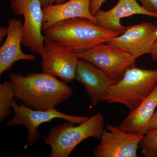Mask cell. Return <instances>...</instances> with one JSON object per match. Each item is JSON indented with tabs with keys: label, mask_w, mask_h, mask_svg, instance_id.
<instances>
[{
	"label": "cell",
	"mask_w": 157,
	"mask_h": 157,
	"mask_svg": "<svg viewBox=\"0 0 157 157\" xmlns=\"http://www.w3.org/2000/svg\"><path fill=\"white\" fill-rule=\"evenodd\" d=\"M157 39V26L151 22L127 26L121 36L107 42L128 52L135 59L150 54Z\"/></svg>",
	"instance_id": "30bf717a"
},
{
	"label": "cell",
	"mask_w": 157,
	"mask_h": 157,
	"mask_svg": "<svg viewBox=\"0 0 157 157\" xmlns=\"http://www.w3.org/2000/svg\"><path fill=\"white\" fill-rule=\"evenodd\" d=\"M157 85V69L144 70L136 67L126 71L120 81L107 90L101 101L123 104L135 109Z\"/></svg>",
	"instance_id": "3957f363"
},
{
	"label": "cell",
	"mask_w": 157,
	"mask_h": 157,
	"mask_svg": "<svg viewBox=\"0 0 157 157\" xmlns=\"http://www.w3.org/2000/svg\"><path fill=\"white\" fill-rule=\"evenodd\" d=\"M43 32L45 38L72 52L87 50L107 43L120 35L117 32L101 27L89 19L78 17L59 21Z\"/></svg>",
	"instance_id": "7a4b0ae2"
},
{
	"label": "cell",
	"mask_w": 157,
	"mask_h": 157,
	"mask_svg": "<svg viewBox=\"0 0 157 157\" xmlns=\"http://www.w3.org/2000/svg\"><path fill=\"white\" fill-rule=\"evenodd\" d=\"M10 3L12 12L24 18L21 45L40 55L45 37L42 33L43 14L40 0H10Z\"/></svg>",
	"instance_id": "52a82bcc"
},
{
	"label": "cell",
	"mask_w": 157,
	"mask_h": 157,
	"mask_svg": "<svg viewBox=\"0 0 157 157\" xmlns=\"http://www.w3.org/2000/svg\"><path fill=\"white\" fill-rule=\"evenodd\" d=\"M91 0H69L60 4L49 5L42 8V31L64 20L83 17L97 25L95 17L91 13Z\"/></svg>",
	"instance_id": "5bb4252c"
},
{
	"label": "cell",
	"mask_w": 157,
	"mask_h": 157,
	"mask_svg": "<svg viewBox=\"0 0 157 157\" xmlns=\"http://www.w3.org/2000/svg\"><path fill=\"white\" fill-rule=\"evenodd\" d=\"M147 11L157 13V0H138Z\"/></svg>",
	"instance_id": "ac0fdd59"
},
{
	"label": "cell",
	"mask_w": 157,
	"mask_h": 157,
	"mask_svg": "<svg viewBox=\"0 0 157 157\" xmlns=\"http://www.w3.org/2000/svg\"><path fill=\"white\" fill-rule=\"evenodd\" d=\"M8 34L0 48V75L8 71L15 62L20 60L33 61V54L24 53L21 45L23 35V24L20 20L12 18L8 22Z\"/></svg>",
	"instance_id": "7c38bea8"
},
{
	"label": "cell",
	"mask_w": 157,
	"mask_h": 157,
	"mask_svg": "<svg viewBox=\"0 0 157 157\" xmlns=\"http://www.w3.org/2000/svg\"><path fill=\"white\" fill-rule=\"evenodd\" d=\"M139 148L144 157H157V126L150 129L140 141Z\"/></svg>",
	"instance_id": "e0dca14e"
},
{
	"label": "cell",
	"mask_w": 157,
	"mask_h": 157,
	"mask_svg": "<svg viewBox=\"0 0 157 157\" xmlns=\"http://www.w3.org/2000/svg\"><path fill=\"white\" fill-rule=\"evenodd\" d=\"M42 8L49 5L60 4L65 2L67 0H40Z\"/></svg>",
	"instance_id": "ffe728a7"
},
{
	"label": "cell",
	"mask_w": 157,
	"mask_h": 157,
	"mask_svg": "<svg viewBox=\"0 0 157 157\" xmlns=\"http://www.w3.org/2000/svg\"><path fill=\"white\" fill-rule=\"evenodd\" d=\"M157 108V85L152 92L132 111L119 128L128 133L144 135L149 130L151 122Z\"/></svg>",
	"instance_id": "9a60e30c"
},
{
	"label": "cell",
	"mask_w": 157,
	"mask_h": 157,
	"mask_svg": "<svg viewBox=\"0 0 157 157\" xmlns=\"http://www.w3.org/2000/svg\"><path fill=\"white\" fill-rule=\"evenodd\" d=\"M8 34V28L5 26H2L0 28V42H2L3 39L7 37Z\"/></svg>",
	"instance_id": "7402d4cb"
},
{
	"label": "cell",
	"mask_w": 157,
	"mask_h": 157,
	"mask_svg": "<svg viewBox=\"0 0 157 157\" xmlns=\"http://www.w3.org/2000/svg\"><path fill=\"white\" fill-rule=\"evenodd\" d=\"M40 56L42 73L59 77L66 82L75 79L79 59L73 52L45 37L44 50Z\"/></svg>",
	"instance_id": "ba28073f"
},
{
	"label": "cell",
	"mask_w": 157,
	"mask_h": 157,
	"mask_svg": "<svg viewBox=\"0 0 157 157\" xmlns=\"http://www.w3.org/2000/svg\"><path fill=\"white\" fill-rule=\"evenodd\" d=\"M11 107L14 110V117L5 123L6 126L22 125L28 130V142L25 148L32 146L41 137L38 131L42 124L50 122L55 118L63 119L73 123L81 124L87 121L89 117L86 116H74L59 112L55 108L47 110H38L29 108L20 102L17 104L16 99H13Z\"/></svg>",
	"instance_id": "8992f818"
},
{
	"label": "cell",
	"mask_w": 157,
	"mask_h": 157,
	"mask_svg": "<svg viewBox=\"0 0 157 157\" xmlns=\"http://www.w3.org/2000/svg\"><path fill=\"white\" fill-rule=\"evenodd\" d=\"M73 52L79 59L90 62L104 71L116 82L121 79L128 69L136 67L134 57L106 43L87 50Z\"/></svg>",
	"instance_id": "5b68a950"
},
{
	"label": "cell",
	"mask_w": 157,
	"mask_h": 157,
	"mask_svg": "<svg viewBox=\"0 0 157 157\" xmlns=\"http://www.w3.org/2000/svg\"><path fill=\"white\" fill-rule=\"evenodd\" d=\"M153 60L157 63V39L150 53Z\"/></svg>",
	"instance_id": "44dd1931"
},
{
	"label": "cell",
	"mask_w": 157,
	"mask_h": 157,
	"mask_svg": "<svg viewBox=\"0 0 157 157\" xmlns=\"http://www.w3.org/2000/svg\"><path fill=\"white\" fill-rule=\"evenodd\" d=\"M67 121L52 127L47 136L42 137L51 147L49 157H68L80 142L89 137L101 139L104 130V116L95 113L77 126Z\"/></svg>",
	"instance_id": "277c9868"
},
{
	"label": "cell",
	"mask_w": 157,
	"mask_h": 157,
	"mask_svg": "<svg viewBox=\"0 0 157 157\" xmlns=\"http://www.w3.org/2000/svg\"><path fill=\"white\" fill-rule=\"evenodd\" d=\"M75 79L84 86L91 100V106H96L108 88L116 82L94 65L78 60Z\"/></svg>",
	"instance_id": "8fae6325"
},
{
	"label": "cell",
	"mask_w": 157,
	"mask_h": 157,
	"mask_svg": "<svg viewBox=\"0 0 157 157\" xmlns=\"http://www.w3.org/2000/svg\"><path fill=\"white\" fill-rule=\"evenodd\" d=\"M9 76L15 98L25 106L36 110L55 108L73 94L67 82L48 73H32L24 76L11 73Z\"/></svg>",
	"instance_id": "6da1fadb"
},
{
	"label": "cell",
	"mask_w": 157,
	"mask_h": 157,
	"mask_svg": "<svg viewBox=\"0 0 157 157\" xmlns=\"http://www.w3.org/2000/svg\"><path fill=\"white\" fill-rule=\"evenodd\" d=\"M144 135L128 133L119 127L108 125L104 129L101 142L93 151L95 157H137V149Z\"/></svg>",
	"instance_id": "9c48e42d"
},
{
	"label": "cell",
	"mask_w": 157,
	"mask_h": 157,
	"mask_svg": "<svg viewBox=\"0 0 157 157\" xmlns=\"http://www.w3.org/2000/svg\"><path fill=\"white\" fill-rule=\"evenodd\" d=\"M15 94L11 81L0 84V122L11 113V104Z\"/></svg>",
	"instance_id": "2e32d148"
},
{
	"label": "cell",
	"mask_w": 157,
	"mask_h": 157,
	"mask_svg": "<svg viewBox=\"0 0 157 157\" xmlns=\"http://www.w3.org/2000/svg\"><path fill=\"white\" fill-rule=\"evenodd\" d=\"M107 0H91L90 6V11L94 16L101 9V6Z\"/></svg>",
	"instance_id": "d6986e66"
},
{
	"label": "cell",
	"mask_w": 157,
	"mask_h": 157,
	"mask_svg": "<svg viewBox=\"0 0 157 157\" xmlns=\"http://www.w3.org/2000/svg\"><path fill=\"white\" fill-rule=\"evenodd\" d=\"M157 126V108L155 111L154 114L152 118L151 122L150 129L153 128Z\"/></svg>",
	"instance_id": "603a6c76"
},
{
	"label": "cell",
	"mask_w": 157,
	"mask_h": 157,
	"mask_svg": "<svg viewBox=\"0 0 157 157\" xmlns=\"http://www.w3.org/2000/svg\"><path fill=\"white\" fill-rule=\"evenodd\" d=\"M135 14H143L157 18V13L144 9L137 0H119L116 5L107 11L100 9L94 15L97 25L107 29L123 33L127 26L121 24V20Z\"/></svg>",
	"instance_id": "4fadbf2b"
}]
</instances>
